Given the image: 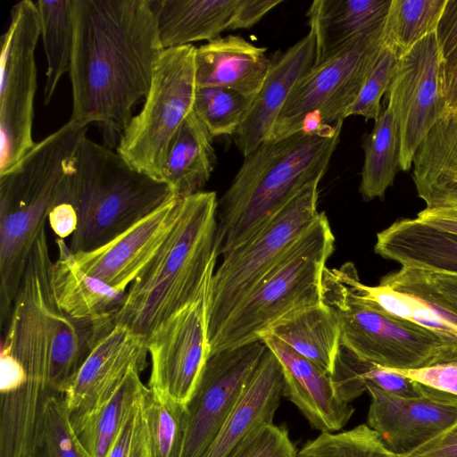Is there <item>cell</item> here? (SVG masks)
<instances>
[{"label": "cell", "instance_id": "40", "mask_svg": "<svg viewBox=\"0 0 457 457\" xmlns=\"http://www.w3.org/2000/svg\"><path fill=\"white\" fill-rule=\"evenodd\" d=\"M439 84L447 111L457 112V0H447L436 29Z\"/></svg>", "mask_w": 457, "mask_h": 457}, {"label": "cell", "instance_id": "7", "mask_svg": "<svg viewBox=\"0 0 457 457\" xmlns=\"http://www.w3.org/2000/svg\"><path fill=\"white\" fill-rule=\"evenodd\" d=\"M335 237L324 212L291 245L208 343L210 355L261 340L273 325L322 303V277Z\"/></svg>", "mask_w": 457, "mask_h": 457}, {"label": "cell", "instance_id": "14", "mask_svg": "<svg viewBox=\"0 0 457 457\" xmlns=\"http://www.w3.org/2000/svg\"><path fill=\"white\" fill-rule=\"evenodd\" d=\"M211 281L194 302L162 323L147 339L152 361L148 387L184 405L191 399L210 356L207 309Z\"/></svg>", "mask_w": 457, "mask_h": 457}, {"label": "cell", "instance_id": "42", "mask_svg": "<svg viewBox=\"0 0 457 457\" xmlns=\"http://www.w3.org/2000/svg\"><path fill=\"white\" fill-rule=\"evenodd\" d=\"M286 428L264 423L254 428L228 457H295Z\"/></svg>", "mask_w": 457, "mask_h": 457}, {"label": "cell", "instance_id": "43", "mask_svg": "<svg viewBox=\"0 0 457 457\" xmlns=\"http://www.w3.org/2000/svg\"><path fill=\"white\" fill-rule=\"evenodd\" d=\"M142 398L133 408L106 457H152Z\"/></svg>", "mask_w": 457, "mask_h": 457}, {"label": "cell", "instance_id": "41", "mask_svg": "<svg viewBox=\"0 0 457 457\" xmlns=\"http://www.w3.org/2000/svg\"><path fill=\"white\" fill-rule=\"evenodd\" d=\"M398 58L395 51L380 44L359 95L348 111L347 117L357 115L367 120L378 119L381 112V98L388 90Z\"/></svg>", "mask_w": 457, "mask_h": 457}, {"label": "cell", "instance_id": "1", "mask_svg": "<svg viewBox=\"0 0 457 457\" xmlns=\"http://www.w3.org/2000/svg\"><path fill=\"white\" fill-rule=\"evenodd\" d=\"M71 120L121 135L150 88L161 45L149 0H72Z\"/></svg>", "mask_w": 457, "mask_h": 457}, {"label": "cell", "instance_id": "28", "mask_svg": "<svg viewBox=\"0 0 457 457\" xmlns=\"http://www.w3.org/2000/svg\"><path fill=\"white\" fill-rule=\"evenodd\" d=\"M212 138L192 111L175 135L162 170V180L175 197L202 191L210 179L216 162Z\"/></svg>", "mask_w": 457, "mask_h": 457}, {"label": "cell", "instance_id": "15", "mask_svg": "<svg viewBox=\"0 0 457 457\" xmlns=\"http://www.w3.org/2000/svg\"><path fill=\"white\" fill-rule=\"evenodd\" d=\"M267 349L259 340L209 356L187 403L179 457H204L236 405Z\"/></svg>", "mask_w": 457, "mask_h": 457}, {"label": "cell", "instance_id": "13", "mask_svg": "<svg viewBox=\"0 0 457 457\" xmlns=\"http://www.w3.org/2000/svg\"><path fill=\"white\" fill-rule=\"evenodd\" d=\"M440 52L436 31L398 58L387 90V106L399 132V167H411L421 141L447 111L439 84Z\"/></svg>", "mask_w": 457, "mask_h": 457}, {"label": "cell", "instance_id": "35", "mask_svg": "<svg viewBox=\"0 0 457 457\" xmlns=\"http://www.w3.org/2000/svg\"><path fill=\"white\" fill-rule=\"evenodd\" d=\"M142 407L152 457H179L186 430V405L148 387Z\"/></svg>", "mask_w": 457, "mask_h": 457}, {"label": "cell", "instance_id": "5", "mask_svg": "<svg viewBox=\"0 0 457 457\" xmlns=\"http://www.w3.org/2000/svg\"><path fill=\"white\" fill-rule=\"evenodd\" d=\"M69 120L0 173V318L4 328L30 251L59 202L71 162L86 136Z\"/></svg>", "mask_w": 457, "mask_h": 457}, {"label": "cell", "instance_id": "34", "mask_svg": "<svg viewBox=\"0 0 457 457\" xmlns=\"http://www.w3.org/2000/svg\"><path fill=\"white\" fill-rule=\"evenodd\" d=\"M447 0H392L381 44L398 57L435 32Z\"/></svg>", "mask_w": 457, "mask_h": 457}, {"label": "cell", "instance_id": "26", "mask_svg": "<svg viewBox=\"0 0 457 457\" xmlns=\"http://www.w3.org/2000/svg\"><path fill=\"white\" fill-rule=\"evenodd\" d=\"M163 49L211 41L230 24L239 0H149Z\"/></svg>", "mask_w": 457, "mask_h": 457}, {"label": "cell", "instance_id": "23", "mask_svg": "<svg viewBox=\"0 0 457 457\" xmlns=\"http://www.w3.org/2000/svg\"><path fill=\"white\" fill-rule=\"evenodd\" d=\"M58 258L52 279L55 299L71 319L85 323L115 324V317L127 292H120L87 274L78 264L64 239L56 240Z\"/></svg>", "mask_w": 457, "mask_h": 457}, {"label": "cell", "instance_id": "47", "mask_svg": "<svg viewBox=\"0 0 457 457\" xmlns=\"http://www.w3.org/2000/svg\"><path fill=\"white\" fill-rule=\"evenodd\" d=\"M403 457H457V421L437 437Z\"/></svg>", "mask_w": 457, "mask_h": 457}, {"label": "cell", "instance_id": "48", "mask_svg": "<svg viewBox=\"0 0 457 457\" xmlns=\"http://www.w3.org/2000/svg\"><path fill=\"white\" fill-rule=\"evenodd\" d=\"M50 227L59 238L71 236L78 227L75 209L68 203L59 202L48 214Z\"/></svg>", "mask_w": 457, "mask_h": 457}, {"label": "cell", "instance_id": "9", "mask_svg": "<svg viewBox=\"0 0 457 457\" xmlns=\"http://www.w3.org/2000/svg\"><path fill=\"white\" fill-rule=\"evenodd\" d=\"M315 179L293 195L247 241L222 256L208 295V343L291 245L319 215Z\"/></svg>", "mask_w": 457, "mask_h": 457}, {"label": "cell", "instance_id": "27", "mask_svg": "<svg viewBox=\"0 0 457 457\" xmlns=\"http://www.w3.org/2000/svg\"><path fill=\"white\" fill-rule=\"evenodd\" d=\"M266 333L287 345L324 373L333 375L341 349V330L337 314L323 301L286 316Z\"/></svg>", "mask_w": 457, "mask_h": 457}, {"label": "cell", "instance_id": "3", "mask_svg": "<svg viewBox=\"0 0 457 457\" xmlns=\"http://www.w3.org/2000/svg\"><path fill=\"white\" fill-rule=\"evenodd\" d=\"M342 125L343 121L268 139L245 157L218 200L217 256L247 241L293 195L323 177Z\"/></svg>", "mask_w": 457, "mask_h": 457}, {"label": "cell", "instance_id": "33", "mask_svg": "<svg viewBox=\"0 0 457 457\" xmlns=\"http://www.w3.org/2000/svg\"><path fill=\"white\" fill-rule=\"evenodd\" d=\"M36 4L46 57L44 100L49 104L62 76L70 70L74 38L72 0H38Z\"/></svg>", "mask_w": 457, "mask_h": 457}, {"label": "cell", "instance_id": "8", "mask_svg": "<svg viewBox=\"0 0 457 457\" xmlns=\"http://www.w3.org/2000/svg\"><path fill=\"white\" fill-rule=\"evenodd\" d=\"M322 301L337 314L341 346L361 361L399 370L457 361V336L394 316L353 295L326 267Z\"/></svg>", "mask_w": 457, "mask_h": 457}, {"label": "cell", "instance_id": "30", "mask_svg": "<svg viewBox=\"0 0 457 457\" xmlns=\"http://www.w3.org/2000/svg\"><path fill=\"white\" fill-rule=\"evenodd\" d=\"M138 368H132L119 387L102 404L75 424L77 438L87 457H106L121 428L148 386Z\"/></svg>", "mask_w": 457, "mask_h": 457}, {"label": "cell", "instance_id": "25", "mask_svg": "<svg viewBox=\"0 0 457 457\" xmlns=\"http://www.w3.org/2000/svg\"><path fill=\"white\" fill-rule=\"evenodd\" d=\"M374 251L402 267L457 275V234L416 218L397 220L378 232Z\"/></svg>", "mask_w": 457, "mask_h": 457}, {"label": "cell", "instance_id": "4", "mask_svg": "<svg viewBox=\"0 0 457 457\" xmlns=\"http://www.w3.org/2000/svg\"><path fill=\"white\" fill-rule=\"evenodd\" d=\"M217 209L212 191L181 198L169 235L130 284L115 324L148 339L162 323L200 295L212 280L218 257Z\"/></svg>", "mask_w": 457, "mask_h": 457}, {"label": "cell", "instance_id": "12", "mask_svg": "<svg viewBox=\"0 0 457 457\" xmlns=\"http://www.w3.org/2000/svg\"><path fill=\"white\" fill-rule=\"evenodd\" d=\"M10 25L1 37L0 173L34 145L32 123L37 90L36 47L40 19L36 3L22 0L11 9Z\"/></svg>", "mask_w": 457, "mask_h": 457}, {"label": "cell", "instance_id": "32", "mask_svg": "<svg viewBox=\"0 0 457 457\" xmlns=\"http://www.w3.org/2000/svg\"><path fill=\"white\" fill-rule=\"evenodd\" d=\"M362 147L364 162L359 191L366 201L383 198L393 185L399 167L398 127L388 106L375 120Z\"/></svg>", "mask_w": 457, "mask_h": 457}, {"label": "cell", "instance_id": "11", "mask_svg": "<svg viewBox=\"0 0 457 457\" xmlns=\"http://www.w3.org/2000/svg\"><path fill=\"white\" fill-rule=\"evenodd\" d=\"M383 28L315 64L292 90L269 139L343 121L379 49Z\"/></svg>", "mask_w": 457, "mask_h": 457}, {"label": "cell", "instance_id": "24", "mask_svg": "<svg viewBox=\"0 0 457 457\" xmlns=\"http://www.w3.org/2000/svg\"><path fill=\"white\" fill-rule=\"evenodd\" d=\"M392 0H315L307 12L318 64L381 29Z\"/></svg>", "mask_w": 457, "mask_h": 457}, {"label": "cell", "instance_id": "17", "mask_svg": "<svg viewBox=\"0 0 457 457\" xmlns=\"http://www.w3.org/2000/svg\"><path fill=\"white\" fill-rule=\"evenodd\" d=\"M147 339L116 324L92 348L64 398L71 424L79 422L107 400L132 368L143 370Z\"/></svg>", "mask_w": 457, "mask_h": 457}, {"label": "cell", "instance_id": "21", "mask_svg": "<svg viewBox=\"0 0 457 457\" xmlns=\"http://www.w3.org/2000/svg\"><path fill=\"white\" fill-rule=\"evenodd\" d=\"M282 395V368L278 358L267 347L204 457H228L254 428L264 423H272Z\"/></svg>", "mask_w": 457, "mask_h": 457}, {"label": "cell", "instance_id": "10", "mask_svg": "<svg viewBox=\"0 0 457 457\" xmlns=\"http://www.w3.org/2000/svg\"><path fill=\"white\" fill-rule=\"evenodd\" d=\"M195 49L187 45L162 50L143 107L120 135L116 149L132 168L159 181L169 147L193 111Z\"/></svg>", "mask_w": 457, "mask_h": 457}, {"label": "cell", "instance_id": "16", "mask_svg": "<svg viewBox=\"0 0 457 457\" xmlns=\"http://www.w3.org/2000/svg\"><path fill=\"white\" fill-rule=\"evenodd\" d=\"M371 402L369 427L388 450L405 456L440 436L457 421V395L425 386L422 396L403 398L366 384Z\"/></svg>", "mask_w": 457, "mask_h": 457}, {"label": "cell", "instance_id": "2", "mask_svg": "<svg viewBox=\"0 0 457 457\" xmlns=\"http://www.w3.org/2000/svg\"><path fill=\"white\" fill-rule=\"evenodd\" d=\"M46 229L37 237L1 343L0 393L25 406L64 395L95 345L115 326L71 319L55 299Z\"/></svg>", "mask_w": 457, "mask_h": 457}, {"label": "cell", "instance_id": "6", "mask_svg": "<svg viewBox=\"0 0 457 457\" xmlns=\"http://www.w3.org/2000/svg\"><path fill=\"white\" fill-rule=\"evenodd\" d=\"M174 197L166 183L137 171L117 152L85 136L59 199L72 205L78 216L69 247L73 253L96 250Z\"/></svg>", "mask_w": 457, "mask_h": 457}, {"label": "cell", "instance_id": "45", "mask_svg": "<svg viewBox=\"0 0 457 457\" xmlns=\"http://www.w3.org/2000/svg\"><path fill=\"white\" fill-rule=\"evenodd\" d=\"M394 370L424 386L457 395V361L417 370Z\"/></svg>", "mask_w": 457, "mask_h": 457}, {"label": "cell", "instance_id": "29", "mask_svg": "<svg viewBox=\"0 0 457 457\" xmlns=\"http://www.w3.org/2000/svg\"><path fill=\"white\" fill-rule=\"evenodd\" d=\"M412 178L422 200L435 193H457V112L446 111L419 145Z\"/></svg>", "mask_w": 457, "mask_h": 457}, {"label": "cell", "instance_id": "20", "mask_svg": "<svg viewBox=\"0 0 457 457\" xmlns=\"http://www.w3.org/2000/svg\"><path fill=\"white\" fill-rule=\"evenodd\" d=\"M261 340L278 358L284 376V395L302 411L310 424L321 432L344 428L354 409L337 394L332 376L295 352L270 334Z\"/></svg>", "mask_w": 457, "mask_h": 457}, {"label": "cell", "instance_id": "39", "mask_svg": "<svg viewBox=\"0 0 457 457\" xmlns=\"http://www.w3.org/2000/svg\"><path fill=\"white\" fill-rule=\"evenodd\" d=\"M36 457H87L71 423L64 395L46 398Z\"/></svg>", "mask_w": 457, "mask_h": 457}, {"label": "cell", "instance_id": "37", "mask_svg": "<svg viewBox=\"0 0 457 457\" xmlns=\"http://www.w3.org/2000/svg\"><path fill=\"white\" fill-rule=\"evenodd\" d=\"M253 97L224 87H196L193 111L212 137H232L245 120Z\"/></svg>", "mask_w": 457, "mask_h": 457}, {"label": "cell", "instance_id": "19", "mask_svg": "<svg viewBox=\"0 0 457 457\" xmlns=\"http://www.w3.org/2000/svg\"><path fill=\"white\" fill-rule=\"evenodd\" d=\"M315 37L312 31L271 61L252 105L232 136L245 157L271 135L274 124L296 83L314 66Z\"/></svg>", "mask_w": 457, "mask_h": 457}, {"label": "cell", "instance_id": "31", "mask_svg": "<svg viewBox=\"0 0 457 457\" xmlns=\"http://www.w3.org/2000/svg\"><path fill=\"white\" fill-rule=\"evenodd\" d=\"M345 287L358 298L386 312L416 324L457 336V319L429 303L385 286H367L360 281L355 266L346 262L334 269Z\"/></svg>", "mask_w": 457, "mask_h": 457}, {"label": "cell", "instance_id": "44", "mask_svg": "<svg viewBox=\"0 0 457 457\" xmlns=\"http://www.w3.org/2000/svg\"><path fill=\"white\" fill-rule=\"evenodd\" d=\"M416 220L439 230L457 234V195L432 197Z\"/></svg>", "mask_w": 457, "mask_h": 457}, {"label": "cell", "instance_id": "38", "mask_svg": "<svg viewBox=\"0 0 457 457\" xmlns=\"http://www.w3.org/2000/svg\"><path fill=\"white\" fill-rule=\"evenodd\" d=\"M295 457H399L386 448L378 432L361 424L340 432H321Z\"/></svg>", "mask_w": 457, "mask_h": 457}, {"label": "cell", "instance_id": "36", "mask_svg": "<svg viewBox=\"0 0 457 457\" xmlns=\"http://www.w3.org/2000/svg\"><path fill=\"white\" fill-rule=\"evenodd\" d=\"M379 285L420 299L457 319V275L402 267Z\"/></svg>", "mask_w": 457, "mask_h": 457}, {"label": "cell", "instance_id": "22", "mask_svg": "<svg viewBox=\"0 0 457 457\" xmlns=\"http://www.w3.org/2000/svg\"><path fill=\"white\" fill-rule=\"evenodd\" d=\"M265 47L240 36L218 37L196 47V87H215L254 96L260 90L271 61Z\"/></svg>", "mask_w": 457, "mask_h": 457}, {"label": "cell", "instance_id": "46", "mask_svg": "<svg viewBox=\"0 0 457 457\" xmlns=\"http://www.w3.org/2000/svg\"><path fill=\"white\" fill-rule=\"evenodd\" d=\"M281 3V0H239L229 29L252 28Z\"/></svg>", "mask_w": 457, "mask_h": 457}, {"label": "cell", "instance_id": "18", "mask_svg": "<svg viewBox=\"0 0 457 457\" xmlns=\"http://www.w3.org/2000/svg\"><path fill=\"white\" fill-rule=\"evenodd\" d=\"M181 198L174 197L104 245L74 253L87 274L120 292L135 280L169 235Z\"/></svg>", "mask_w": 457, "mask_h": 457}]
</instances>
